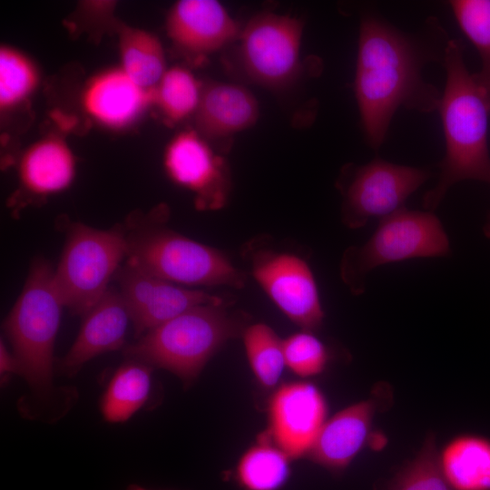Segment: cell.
Wrapping results in <instances>:
<instances>
[{"mask_svg": "<svg viewBox=\"0 0 490 490\" xmlns=\"http://www.w3.org/2000/svg\"><path fill=\"white\" fill-rule=\"evenodd\" d=\"M327 416V400L316 385L286 382L268 400L265 433L291 460L308 456Z\"/></svg>", "mask_w": 490, "mask_h": 490, "instance_id": "13", "label": "cell"}, {"mask_svg": "<svg viewBox=\"0 0 490 490\" xmlns=\"http://www.w3.org/2000/svg\"><path fill=\"white\" fill-rule=\"evenodd\" d=\"M259 115L258 100L249 89L212 82L203 85L194 130L207 141L222 139L252 127Z\"/></svg>", "mask_w": 490, "mask_h": 490, "instance_id": "18", "label": "cell"}, {"mask_svg": "<svg viewBox=\"0 0 490 490\" xmlns=\"http://www.w3.org/2000/svg\"><path fill=\"white\" fill-rule=\"evenodd\" d=\"M0 371L2 377L11 373H19L18 363L14 354L7 349L3 340H1L0 345Z\"/></svg>", "mask_w": 490, "mask_h": 490, "instance_id": "30", "label": "cell"}, {"mask_svg": "<svg viewBox=\"0 0 490 490\" xmlns=\"http://www.w3.org/2000/svg\"><path fill=\"white\" fill-rule=\"evenodd\" d=\"M449 39L436 17L407 33L376 13L360 18L354 93L364 135L377 150L397 110H437L441 93L423 77L430 62H443Z\"/></svg>", "mask_w": 490, "mask_h": 490, "instance_id": "1", "label": "cell"}, {"mask_svg": "<svg viewBox=\"0 0 490 490\" xmlns=\"http://www.w3.org/2000/svg\"><path fill=\"white\" fill-rule=\"evenodd\" d=\"M387 439L382 433L371 432L368 440V444L374 450H379L384 447Z\"/></svg>", "mask_w": 490, "mask_h": 490, "instance_id": "31", "label": "cell"}, {"mask_svg": "<svg viewBox=\"0 0 490 490\" xmlns=\"http://www.w3.org/2000/svg\"><path fill=\"white\" fill-rule=\"evenodd\" d=\"M483 232L486 238H490V213L486 217V220L483 226Z\"/></svg>", "mask_w": 490, "mask_h": 490, "instance_id": "32", "label": "cell"}, {"mask_svg": "<svg viewBox=\"0 0 490 490\" xmlns=\"http://www.w3.org/2000/svg\"><path fill=\"white\" fill-rule=\"evenodd\" d=\"M40 74L33 60L17 48L0 47V110L18 108L36 90Z\"/></svg>", "mask_w": 490, "mask_h": 490, "instance_id": "27", "label": "cell"}, {"mask_svg": "<svg viewBox=\"0 0 490 490\" xmlns=\"http://www.w3.org/2000/svg\"><path fill=\"white\" fill-rule=\"evenodd\" d=\"M441 471L453 490H490V439L464 434L439 453Z\"/></svg>", "mask_w": 490, "mask_h": 490, "instance_id": "20", "label": "cell"}, {"mask_svg": "<svg viewBox=\"0 0 490 490\" xmlns=\"http://www.w3.org/2000/svg\"><path fill=\"white\" fill-rule=\"evenodd\" d=\"M130 321L119 289L110 287L83 315L79 333L60 362L61 369L74 374L93 358L122 348Z\"/></svg>", "mask_w": 490, "mask_h": 490, "instance_id": "17", "label": "cell"}, {"mask_svg": "<svg viewBox=\"0 0 490 490\" xmlns=\"http://www.w3.org/2000/svg\"><path fill=\"white\" fill-rule=\"evenodd\" d=\"M202 89L203 85L187 68H167L153 88V106L168 122H180L195 114Z\"/></svg>", "mask_w": 490, "mask_h": 490, "instance_id": "24", "label": "cell"}, {"mask_svg": "<svg viewBox=\"0 0 490 490\" xmlns=\"http://www.w3.org/2000/svg\"><path fill=\"white\" fill-rule=\"evenodd\" d=\"M167 177L193 194L199 211L222 209L231 190L230 168L195 130L175 134L167 143L162 157Z\"/></svg>", "mask_w": 490, "mask_h": 490, "instance_id": "11", "label": "cell"}, {"mask_svg": "<svg viewBox=\"0 0 490 490\" xmlns=\"http://www.w3.org/2000/svg\"><path fill=\"white\" fill-rule=\"evenodd\" d=\"M81 105L88 117L110 130H122L138 122L153 106V88L134 83L120 67L105 69L84 85Z\"/></svg>", "mask_w": 490, "mask_h": 490, "instance_id": "15", "label": "cell"}, {"mask_svg": "<svg viewBox=\"0 0 490 490\" xmlns=\"http://www.w3.org/2000/svg\"><path fill=\"white\" fill-rule=\"evenodd\" d=\"M438 456L436 435L429 433L413 459L376 490H453L441 471Z\"/></svg>", "mask_w": 490, "mask_h": 490, "instance_id": "28", "label": "cell"}, {"mask_svg": "<svg viewBox=\"0 0 490 490\" xmlns=\"http://www.w3.org/2000/svg\"><path fill=\"white\" fill-rule=\"evenodd\" d=\"M246 357L257 381L275 388L286 368L283 339L265 323L249 324L241 335Z\"/></svg>", "mask_w": 490, "mask_h": 490, "instance_id": "25", "label": "cell"}, {"mask_svg": "<svg viewBox=\"0 0 490 490\" xmlns=\"http://www.w3.org/2000/svg\"><path fill=\"white\" fill-rule=\"evenodd\" d=\"M76 158L61 137L49 135L32 143L20 156L17 176L24 192L47 198L66 191L76 176Z\"/></svg>", "mask_w": 490, "mask_h": 490, "instance_id": "19", "label": "cell"}, {"mask_svg": "<svg viewBox=\"0 0 490 490\" xmlns=\"http://www.w3.org/2000/svg\"><path fill=\"white\" fill-rule=\"evenodd\" d=\"M286 368L299 377L319 375L329 355L325 344L312 331L302 330L283 339Z\"/></svg>", "mask_w": 490, "mask_h": 490, "instance_id": "29", "label": "cell"}, {"mask_svg": "<svg viewBox=\"0 0 490 490\" xmlns=\"http://www.w3.org/2000/svg\"><path fill=\"white\" fill-rule=\"evenodd\" d=\"M230 306L224 301L192 308L145 332L124 353L190 384L215 353L249 325L248 315Z\"/></svg>", "mask_w": 490, "mask_h": 490, "instance_id": "4", "label": "cell"}, {"mask_svg": "<svg viewBox=\"0 0 490 490\" xmlns=\"http://www.w3.org/2000/svg\"><path fill=\"white\" fill-rule=\"evenodd\" d=\"M127 490H147V489L134 485L129 486Z\"/></svg>", "mask_w": 490, "mask_h": 490, "instance_id": "33", "label": "cell"}, {"mask_svg": "<svg viewBox=\"0 0 490 490\" xmlns=\"http://www.w3.org/2000/svg\"><path fill=\"white\" fill-rule=\"evenodd\" d=\"M380 389L368 399L354 403L327 419L308 457L332 472L345 470L368 443L374 416L384 404Z\"/></svg>", "mask_w": 490, "mask_h": 490, "instance_id": "16", "label": "cell"}, {"mask_svg": "<svg viewBox=\"0 0 490 490\" xmlns=\"http://www.w3.org/2000/svg\"><path fill=\"white\" fill-rule=\"evenodd\" d=\"M443 64L446 73L437 107L446 141L438 180L423 197V208L434 211L448 190L462 181L490 185L488 118L490 109L465 62L461 39H449Z\"/></svg>", "mask_w": 490, "mask_h": 490, "instance_id": "2", "label": "cell"}, {"mask_svg": "<svg viewBox=\"0 0 490 490\" xmlns=\"http://www.w3.org/2000/svg\"><path fill=\"white\" fill-rule=\"evenodd\" d=\"M169 214L162 205L126 221L127 261L185 287L245 286L246 274L224 252L169 228Z\"/></svg>", "mask_w": 490, "mask_h": 490, "instance_id": "3", "label": "cell"}, {"mask_svg": "<svg viewBox=\"0 0 490 490\" xmlns=\"http://www.w3.org/2000/svg\"><path fill=\"white\" fill-rule=\"evenodd\" d=\"M167 35L181 51L211 54L238 40L241 29L217 0H179L169 10Z\"/></svg>", "mask_w": 490, "mask_h": 490, "instance_id": "14", "label": "cell"}, {"mask_svg": "<svg viewBox=\"0 0 490 490\" xmlns=\"http://www.w3.org/2000/svg\"><path fill=\"white\" fill-rule=\"evenodd\" d=\"M300 19L261 12L249 20L238 38V57L246 77L265 88L288 87L301 71Z\"/></svg>", "mask_w": 490, "mask_h": 490, "instance_id": "9", "label": "cell"}, {"mask_svg": "<svg viewBox=\"0 0 490 490\" xmlns=\"http://www.w3.org/2000/svg\"><path fill=\"white\" fill-rule=\"evenodd\" d=\"M290 461L264 433L238 460L235 478L243 490H279L289 477Z\"/></svg>", "mask_w": 490, "mask_h": 490, "instance_id": "22", "label": "cell"}, {"mask_svg": "<svg viewBox=\"0 0 490 490\" xmlns=\"http://www.w3.org/2000/svg\"><path fill=\"white\" fill-rule=\"evenodd\" d=\"M243 253L255 280L289 320L309 331L322 325L324 311L318 285L306 260L271 250L259 240L245 245Z\"/></svg>", "mask_w": 490, "mask_h": 490, "instance_id": "10", "label": "cell"}, {"mask_svg": "<svg viewBox=\"0 0 490 490\" xmlns=\"http://www.w3.org/2000/svg\"><path fill=\"white\" fill-rule=\"evenodd\" d=\"M127 256L125 229L108 230L72 222L59 262L54 269V282L65 308L84 315L107 291L109 282Z\"/></svg>", "mask_w": 490, "mask_h": 490, "instance_id": "7", "label": "cell"}, {"mask_svg": "<svg viewBox=\"0 0 490 490\" xmlns=\"http://www.w3.org/2000/svg\"><path fill=\"white\" fill-rule=\"evenodd\" d=\"M152 387V367L133 360L121 367L113 376L101 400L105 420H128L148 400Z\"/></svg>", "mask_w": 490, "mask_h": 490, "instance_id": "23", "label": "cell"}, {"mask_svg": "<svg viewBox=\"0 0 490 490\" xmlns=\"http://www.w3.org/2000/svg\"><path fill=\"white\" fill-rule=\"evenodd\" d=\"M116 279L138 338L192 308L225 301L202 289L152 276L127 260Z\"/></svg>", "mask_w": 490, "mask_h": 490, "instance_id": "12", "label": "cell"}, {"mask_svg": "<svg viewBox=\"0 0 490 490\" xmlns=\"http://www.w3.org/2000/svg\"><path fill=\"white\" fill-rule=\"evenodd\" d=\"M449 5L479 54L481 68L473 76L490 109V0H452Z\"/></svg>", "mask_w": 490, "mask_h": 490, "instance_id": "26", "label": "cell"}, {"mask_svg": "<svg viewBox=\"0 0 490 490\" xmlns=\"http://www.w3.org/2000/svg\"><path fill=\"white\" fill-rule=\"evenodd\" d=\"M120 67L138 85L152 89L167 70L161 40L142 28L124 25L119 30Z\"/></svg>", "mask_w": 490, "mask_h": 490, "instance_id": "21", "label": "cell"}, {"mask_svg": "<svg viewBox=\"0 0 490 490\" xmlns=\"http://www.w3.org/2000/svg\"><path fill=\"white\" fill-rule=\"evenodd\" d=\"M430 177L427 169L397 164L379 157L347 165L337 186L342 196L341 220L352 230L405 208L407 198Z\"/></svg>", "mask_w": 490, "mask_h": 490, "instance_id": "8", "label": "cell"}, {"mask_svg": "<svg viewBox=\"0 0 490 490\" xmlns=\"http://www.w3.org/2000/svg\"><path fill=\"white\" fill-rule=\"evenodd\" d=\"M450 251L446 232L433 211L404 208L381 219L364 244L344 251L339 274L349 291L359 296L365 292L368 274L377 267L416 258L445 257Z\"/></svg>", "mask_w": 490, "mask_h": 490, "instance_id": "6", "label": "cell"}, {"mask_svg": "<svg viewBox=\"0 0 490 490\" xmlns=\"http://www.w3.org/2000/svg\"><path fill=\"white\" fill-rule=\"evenodd\" d=\"M64 308L54 268L44 259H34L4 328L19 373L40 392L52 383L54 346Z\"/></svg>", "mask_w": 490, "mask_h": 490, "instance_id": "5", "label": "cell"}]
</instances>
